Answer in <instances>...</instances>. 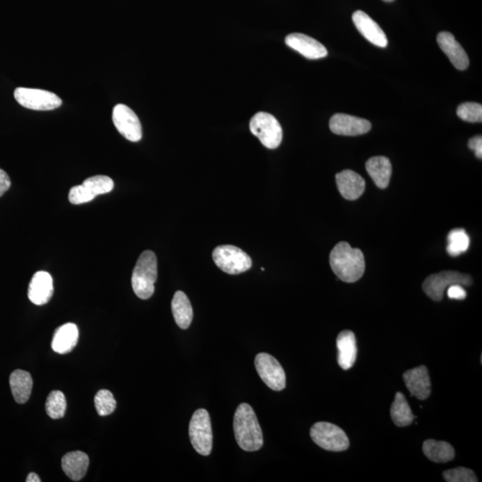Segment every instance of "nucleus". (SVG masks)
Instances as JSON below:
<instances>
[{
    "mask_svg": "<svg viewBox=\"0 0 482 482\" xmlns=\"http://www.w3.org/2000/svg\"><path fill=\"white\" fill-rule=\"evenodd\" d=\"M330 264L336 276L348 283L358 282L365 271L363 252L353 248L345 241L339 242L333 248L330 255Z\"/></svg>",
    "mask_w": 482,
    "mask_h": 482,
    "instance_id": "obj_1",
    "label": "nucleus"
},
{
    "mask_svg": "<svg viewBox=\"0 0 482 482\" xmlns=\"http://www.w3.org/2000/svg\"><path fill=\"white\" fill-rule=\"evenodd\" d=\"M233 430L238 445L244 451H258L263 447L262 428L250 405L243 403L238 406L233 418Z\"/></svg>",
    "mask_w": 482,
    "mask_h": 482,
    "instance_id": "obj_2",
    "label": "nucleus"
},
{
    "mask_svg": "<svg viewBox=\"0 0 482 482\" xmlns=\"http://www.w3.org/2000/svg\"><path fill=\"white\" fill-rule=\"evenodd\" d=\"M157 279V260L150 250L140 255L131 276V286L135 294L141 299H149L155 291Z\"/></svg>",
    "mask_w": 482,
    "mask_h": 482,
    "instance_id": "obj_3",
    "label": "nucleus"
},
{
    "mask_svg": "<svg viewBox=\"0 0 482 482\" xmlns=\"http://www.w3.org/2000/svg\"><path fill=\"white\" fill-rule=\"evenodd\" d=\"M188 434L194 449L201 456H209L212 452L213 431L210 415L206 409H198L194 412Z\"/></svg>",
    "mask_w": 482,
    "mask_h": 482,
    "instance_id": "obj_4",
    "label": "nucleus"
},
{
    "mask_svg": "<svg viewBox=\"0 0 482 482\" xmlns=\"http://www.w3.org/2000/svg\"><path fill=\"white\" fill-rule=\"evenodd\" d=\"M250 128L267 149H277L282 141V128L278 120L266 112L256 113L252 118Z\"/></svg>",
    "mask_w": 482,
    "mask_h": 482,
    "instance_id": "obj_5",
    "label": "nucleus"
},
{
    "mask_svg": "<svg viewBox=\"0 0 482 482\" xmlns=\"http://www.w3.org/2000/svg\"><path fill=\"white\" fill-rule=\"evenodd\" d=\"M310 436L317 446L327 451L342 452L349 447L345 431L335 424L319 421L311 428Z\"/></svg>",
    "mask_w": 482,
    "mask_h": 482,
    "instance_id": "obj_6",
    "label": "nucleus"
},
{
    "mask_svg": "<svg viewBox=\"0 0 482 482\" xmlns=\"http://www.w3.org/2000/svg\"><path fill=\"white\" fill-rule=\"evenodd\" d=\"M213 259L223 272L239 274L247 272L252 266V260L246 252L234 246H219L213 252Z\"/></svg>",
    "mask_w": 482,
    "mask_h": 482,
    "instance_id": "obj_7",
    "label": "nucleus"
},
{
    "mask_svg": "<svg viewBox=\"0 0 482 482\" xmlns=\"http://www.w3.org/2000/svg\"><path fill=\"white\" fill-rule=\"evenodd\" d=\"M472 279L468 274H464L456 271H443L440 273L431 274L424 280L423 289L425 294L433 300H442L444 293L449 287L459 284L471 286Z\"/></svg>",
    "mask_w": 482,
    "mask_h": 482,
    "instance_id": "obj_8",
    "label": "nucleus"
},
{
    "mask_svg": "<svg viewBox=\"0 0 482 482\" xmlns=\"http://www.w3.org/2000/svg\"><path fill=\"white\" fill-rule=\"evenodd\" d=\"M113 179L106 175H96L88 178L81 185L74 186L69 192V201L81 204L93 201L99 195L109 193L113 188Z\"/></svg>",
    "mask_w": 482,
    "mask_h": 482,
    "instance_id": "obj_9",
    "label": "nucleus"
},
{
    "mask_svg": "<svg viewBox=\"0 0 482 482\" xmlns=\"http://www.w3.org/2000/svg\"><path fill=\"white\" fill-rule=\"evenodd\" d=\"M14 96L22 106L37 111H49L62 106V99L48 90L20 87L15 89Z\"/></svg>",
    "mask_w": 482,
    "mask_h": 482,
    "instance_id": "obj_10",
    "label": "nucleus"
},
{
    "mask_svg": "<svg viewBox=\"0 0 482 482\" xmlns=\"http://www.w3.org/2000/svg\"><path fill=\"white\" fill-rule=\"evenodd\" d=\"M255 365L261 380L271 389L280 392L286 387V374L276 358L267 353H260L255 358Z\"/></svg>",
    "mask_w": 482,
    "mask_h": 482,
    "instance_id": "obj_11",
    "label": "nucleus"
},
{
    "mask_svg": "<svg viewBox=\"0 0 482 482\" xmlns=\"http://www.w3.org/2000/svg\"><path fill=\"white\" fill-rule=\"evenodd\" d=\"M113 122L126 140L138 143L143 138L140 119L130 107L118 104L113 109Z\"/></svg>",
    "mask_w": 482,
    "mask_h": 482,
    "instance_id": "obj_12",
    "label": "nucleus"
},
{
    "mask_svg": "<svg viewBox=\"0 0 482 482\" xmlns=\"http://www.w3.org/2000/svg\"><path fill=\"white\" fill-rule=\"evenodd\" d=\"M330 131L342 136H358L370 131L371 124L363 118H355L345 113H336L330 121Z\"/></svg>",
    "mask_w": 482,
    "mask_h": 482,
    "instance_id": "obj_13",
    "label": "nucleus"
},
{
    "mask_svg": "<svg viewBox=\"0 0 482 482\" xmlns=\"http://www.w3.org/2000/svg\"><path fill=\"white\" fill-rule=\"evenodd\" d=\"M287 45L308 59L326 58L328 51L323 44L303 33H291L286 37Z\"/></svg>",
    "mask_w": 482,
    "mask_h": 482,
    "instance_id": "obj_14",
    "label": "nucleus"
},
{
    "mask_svg": "<svg viewBox=\"0 0 482 482\" xmlns=\"http://www.w3.org/2000/svg\"><path fill=\"white\" fill-rule=\"evenodd\" d=\"M352 18L355 27L365 39L369 40L375 46L386 48L387 39L385 33L367 13L361 10L355 11L353 14Z\"/></svg>",
    "mask_w": 482,
    "mask_h": 482,
    "instance_id": "obj_15",
    "label": "nucleus"
},
{
    "mask_svg": "<svg viewBox=\"0 0 482 482\" xmlns=\"http://www.w3.org/2000/svg\"><path fill=\"white\" fill-rule=\"evenodd\" d=\"M403 379L411 396H415L420 400L427 399L430 396L431 392L430 375H428L427 367L424 365L406 371L403 374Z\"/></svg>",
    "mask_w": 482,
    "mask_h": 482,
    "instance_id": "obj_16",
    "label": "nucleus"
},
{
    "mask_svg": "<svg viewBox=\"0 0 482 482\" xmlns=\"http://www.w3.org/2000/svg\"><path fill=\"white\" fill-rule=\"evenodd\" d=\"M54 293L53 279L49 273L40 271L31 278L28 298L31 303L43 305L51 299Z\"/></svg>",
    "mask_w": 482,
    "mask_h": 482,
    "instance_id": "obj_17",
    "label": "nucleus"
},
{
    "mask_svg": "<svg viewBox=\"0 0 482 482\" xmlns=\"http://www.w3.org/2000/svg\"><path fill=\"white\" fill-rule=\"evenodd\" d=\"M437 40L440 49L446 54L450 62L456 69L465 70L468 68L469 58L467 54L452 33L442 31L437 35Z\"/></svg>",
    "mask_w": 482,
    "mask_h": 482,
    "instance_id": "obj_18",
    "label": "nucleus"
},
{
    "mask_svg": "<svg viewBox=\"0 0 482 482\" xmlns=\"http://www.w3.org/2000/svg\"><path fill=\"white\" fill-rule=\"evenodd\" d=\"M336 184L339 193L346 200H355L363 195L365 181L358 173L352 170H344L336 175Z\"/></svg>",
    "mask_w": 482,
    "mask_h": 482,
    "instance_id": "obj_19",
    "label": "nucleus"
},
{
    "mask_svg": "<svg viewBox=\"0 0 482 482\" xmlns=\"http://www.w3.org/2000/svg\"><path fill=\"white\" fill-rule=\"evenodd\" d=\"M338 363L343 370H349L355 364L358 355L357 339L351 330H343L337 338Z\"/></svg>",
    "mask_w": 482,
    "mask_h": 482,
    "instance_id": "obj_20",
    "label": "nucleus"
},
{
    "mask_svg": "<svg viewBox=\"0 0 482 482\" xmlns=\"http://www.w3.org/2000/svg\"><path fill=\"white\" fill-rule=\"evenodd\" d=\"M79 330L77 324L65 323L54 333L51 346L58 354H67L77 345Z\"/></svg>",
    "mask_w": 482,
    "mask_h": 482,
    "instance_id": "obj_21",
    "label": "nucleus"
},
{
    "mask_svg": "<svg viewBox=\"0 0 482 482\" xmlns=\"http://www.w3.org/2000/svg\"><path fill=\"white\" fill-rule=\"evenodd\" d=\"M89 465V456L81 451L69 452L62 458L63 470L74 481H81L85 476Z\"/></svg>",
    "mask_w": 482,
    "mask_h": 482,
    "instance_id": "obj_22",
    "label": "nucleus"
},
{
    "mask_svg": "<svg viewBox=\"0 0 482 482\" xmlns=\"http://www.w3.org/2000/svg\"><path fill=\"white\" fill-rule=\"evenodd\" d=\"M365 167L377 187L386 188L389 186L392 175V166L387 157H371L367 161Z\"/></svg>",
    "mask_w": 482,
    "mask_h": 482,
    "instance_id": "obj_23",
    "label": "nucleus"
},
{
    "mask_svg": "<svg viewBox=\"0 0 482 482\" xmlns=\"http://www.w3.org/2000/svg\"><path fill=\"white\" fill-rule=\"evenodd\" d=\"M13 396L18 404H24L29 400L33 390V380L26 371L15 370L9 379Z\"/></svg>",
    "mask_w": 482,
    "mask_h": 482,
    "instance_id": "obj_24",
    "label": "nucleus"
},
{
    "mask_svg": "<svg viewBox=\"0 0 482 482\" xmlns=\"http://www.w3.org/2000/svg\"><path fill=\"white\" fill-rule=\"evenodd\" d=\"M172 312L176 324L181 329L187 330L193 320V310L190 299L184 292H175L172 300Z\"/></svg>",
    "mask_w": 482,
    "mask_h": 482,
    "instance_id": "obj_25",
    "label": "nucleus"
},
{
    "mask_svg": "<svg viewBox=\"0 0 482 482\" xmlns=\"http://www.w3.org/2000/svg\"><path fill=\"white\" fill-rule=\"evenodd\" d=\"M423 451L427 458L434 463H447L455 458V449L446 441L425 440Z\"/></svg>",
    "mask_w": 482,
    "mask_h": 482,
    "instance_id": "obj_26",
    "label": "nucleus"
},
{
    "mask_svg": "<svg viewBox=\"0 0 482 482\" xmlns=\"http://www.w3.org/2000/svg\"><path fill=\"white\" fill-rule=\"evenodd\" d=\"M390 415H392L393 423L399 427L408 426L414 421L415 417L403 393L396 394L392 409H390Z\"/></svg>",
    "mask_w": 482,
    "mask_h": 482,
    "instance_id": "obj_27",
    "label": "nucleus"
},
{
    "mask_svg": "<svg viewBox=\"0 0 482 482\" xmlns=\"http://www.w3.org/2000/svg\"><path fill=\"white\" fill-rule=\"evenodd\" d=\"M470 247V237L464 229H455L447 236V253L458 257L465 253Z\"/></svg>",
    "mask_w": 482,
    "mask_h": 482,
    "instance_id": "obj_28",
    "label": "nucleus"
},
{
    "mask_svg": "<svg viewBox=\"0 0 482 482\" xmlns=\"http://www.w3.org/2000/svg\"><path fill=\"white\" fill-rule=\"evenodd\" d=\"M66 399L64 393L54 390L49 394L46 401L47 415L50 418L60 419L64 417L66 411Z\"/></svg>",
    "mask_w": 482,
    "mask_h": 482,
    "instance_id": "obj_29",
    "label": "nucleus"
},
{
    "mask_svg": "<svg viewBox=\"0 0 482 482\" xmlns=\"http://www.w3.org/2000/svg\"><path fill=\"white\" fill-rule=\"evenodd\" d=\"M96 410L100 417H106L111 415L116 408V401L113 394L109 390L102 389L96 394L95 399Z\"/></svg>",
    "mask_w": 482,
    "mask_h": 482,
    "instance_id": "obj_30",
    "label": "nucleus"
},
{
    "mask_svg": "<svg viewBox=\"0 0 482 482\" xmlns=\"http://www.w3.org/2000/svg\"><path fill=\"white\" fill-rule=\"evenodd\" d=\"M458 115L462 120L469 122H482V106L478 103H463L458 106Z\"/></svg>",
    "mask_w": 482,
    "mask_h": 482,
    "instance_id": "obj_31",
    "label": "nucleus"
},
{
    "mask_svg": "<svg viewBox=\"0 0 482 482\" xmlns=\"http://www.w3.org/2000/svg\"><path fill=\"white\" fill-rule=\"evenodd\" d=\"M443 477L447 482H477L478 479L474 471L465 467L450 469L443 472Z\"/></svg>",
    "mask_w": 482,
    "mask_h": 482,
    "instance_id": "obj_32",
    "label": "nucleus"
},
{
    "mask_svg": "<svg viewBox=\"0 0 482 482\" xmlns=\"http://www.w3.org/2000/svg\"><path fill=\"white\" fill-rule=\"evenodd\" d=\"M466 291L464 287L459 284H455L447 288V297L450 299H458L463 300L466 298Z\"/></svg>",
    "mask_w": 482,
    "mask_h": 482,
    "instance_id": "obj_33",
    "label": "nucleus"
},
{
    "mask_svg": "<svg viewBox=\"0 0 482 482\" xmlns=\"http://www.w3.org/2000/svg\"><path fill=\"white\" fill-rule=\"evenodd\" d=\"M469 149L474 150L478 159H482V137L475 136L469 140Z\"/></svg>",
    "mask_w": 482,
    "mask_h": 482,
    "instance_id": "obj_34",
    "label": "nucleus"
},
{
    "mask_svg": "<svg viewBox=\"0 0 482 482\" xmlns=\"http://www.w3.org/2000/svg\"><path fill=\"white\" fill-rule=\"evenodd\" d=\"M11 187L10 178L4 170L0 168V197L6 193Z\"/></svg>",
    "mask_w": 482,
    "mask_h": 482,
    "instance_id": "obj_35",
    "label": "nucleus"
},
{
    "mask_svg": "<svg viewBox=\"0 0 482 482\" xmlns=\"http://www.w3.org/2000/svg\"><path fill=\"white\" fill-rule=\"evenodd\" d=\"M27 482H40L42 480H40V478L38 476V475L35 474V472H31L29 475H28L27 479H26Z\"/></svg>",
    "mask_w": 482,
    "mask_h": 482,
    "instance_id": "obj_36",
    "label": "nucleus"
},
{
    "mask_svg": "<svg viewBox=\"0 0 482 482\" xmlns=\"http://www.w3.org/2000/svg\"><path fill=\"white\" fill-rule=\"evenodd\" d=\"M383 1H385V2H392V1H394V0H383Z\"/></svg>",
    "mask_w": 482,
    "mask_h": 482,
    "instance_id": "obj_37",
    "label": "nucleus"
}]
</instances>
